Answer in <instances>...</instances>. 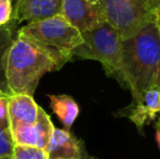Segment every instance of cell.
<instances>
[{
    "instance_id": "obj_3",
    "label": "cell",
    "mask_w": 160,
    "mask_h": 159,
    "mask_svg": "<svg viewBox=\"0 0 160 159\" xmlns=\"http://www.w3.org/2000/svg\"><path fill=\"white\" fill-rule=\"evenodd\" d=\"M81 34L83 42L73 50V57L100 62L106 74L117 79L122 59V38L118 31L102 21Z\"/></svg>"
},
{
    "instance_id": "obj_2",
    "label": "cell",
    "mask_w": 160,
    "mask_h": 159,
    "mask_svg": "<svg viewBox=\"0 0 160 159\" xmlns=\"http://www.w3.org/2000/svg\"><path fill=\"white\" fill-rule=\"evenodd\" d=\"M160 63V36L154 22L135 35L122 39V59L118 82L132 94V104H139L144 93L154 88Z\"/></svg>"
},
{
    "instance_id": "obj_9",
    "label": "cell",
    "mask_w": 160,
    "mask_h": 159,
    "mask_svg": "<svg viewBox=\"0 0 160 159\" xmlns=\"http://www.w3.org/2000/svg\"><path fill=\"white\" fill-rule=\"evenodd\" d=\"M61 13V3L52 0H17L12 19L21 22L42 21Z\"/></svg>"
},
{
    "instance_id": "obj_14",
    "label": "cell",
    "mask_w": 160,
    "mask_h": 159,
    "mask_svg": "<svg viewBox=\"0 0 160 159\" xmlns=\"http://www.w3.org/2000/svg\"><path fill=\"white\" fill-rule=\"evenodd\" d=\"M12 157L13 159H49L46 149L22 145H14Z\"/></svg>"
},
{
    "instance_id": "obj_8",
    "label": "cell",
    "mask_w": 160,
    "mask_h": 159,
    "mask_svg": "<svg viewBox=\"0 0 160 159\" xmlns=\"http://www.w3.org/2000/svg\"><path fill=\"white\" fill-rule=\"evenodd\" d=\"M160 112V89L150 88L144 93L139 104L130 105L118 111V117H127L135 125L139 133L143 134V129L149 124Z\"/></svg>"
},
{
    "instance_id": "obj_17",
    "label": "cell",
    "mask_w": 160,
    "mask_h": 159,
    "mask_svg": "<svg viewBox=\"0 0 160 159\" xmlns=\"http://www.w3.org/2000/svg\"><path fill=\"white\" fill-rule=\"evenodd\" d=\"M8 97L9 96L7 95L0 97V125L10 129L8 116Z\"/></svg>"
},
{
    "instance_id": "obj_21",
    "label": "cell",
    "mask_w": 160,
    "mask_h": 159,
    "mask_svg": "<svg viewBox=\"0 0 160 159\" xmlns=\"http://www.w3.org/2000/svg\"><path fill=\"white\" fill-rule=\"evenodd\" d=\"M89 2H91L93 6H95L97 7V8H99L101 10V8H100V6H101V0H88Z\"/></svg>"
},
{
    "instance_id": "obj_22",
    "label": "cell",
    "mask_w": 160,
    "mask_h": 159,
    "mask_svg": "<svg viewBox=\"0 0 160 159\" xmlns=\"http://www.w3.org/2000/svg\"><path fill=\"white\" fill-rule=\"evenodd\" d=\"M81 159H96L95 157H92V156H89V155H87L86 154V152L84 151V153H83V156H82V158Z\"/></svg>"
},
{
    "instance_id": "obj_18",
    "label": "cell",
    "mask_w": 160,
    "mask_h": 159,
    "mask_svg": "<svg viewBox=\"0 0 160 159\" xmlns=\"http://www.w3.org/2000/svg\"><path fill=\"white\" fill-rule=\"evenodd\" d=\"M154 23L157 27V31H158V34L160 36V4L157 7L156 12H155V17H154Z\"/></svg>"
},
{
    "instance_id": "obj_11",
    "label": "cell",
    "mask_w": 160,
    "mask_h": 159,
    "mask_svg": "<svg viewBox=\"0 0 160 159\" xmlns=\"http://www.w3.org/2000/svg\"><path fill=\"white\" fill-rule=\"evenodd\" d=\"M39 106L33 96L14 94L8 97V116L10 127L19 124H34L37 120Z\"/></svg>"
},
{
    "instance_id": "obj_1",
    "label": "cell",
    "mask_w": 160,
    "mask_h": 159,
    "mask_svg": "<svg viewBox=\"0 0 160 159\" xmlns=\"http://www.w3.org/2000/svg\"><path fill=\"white\" fill-rule=\"evenodd\" d=\"M72 57L18 35L8 53L6 79L9 96H33L42 75L58 71Z\"/></svg>"
},
{
    "instance_id": "obj_23",
    "label": "cell",
    "mask_w": 160,
    "mask_h": 159,
    "mask_svg": "<svg viewBox=\"0 0 160 159\" xmlns=\"http://www.w3.org/2000/svg\"><path fill=\"white\" fill-rule=\"evenodd\" d=\"M0 159H13L12 155H7V156H0Z\"/></svg>"
},
{
    "instance_id": "obj_16",
    "label": "cell",
    "mask_w": 160,
    "mask_h": 159,
    "mask_svg": "<svg viewBox=\"0 0 160 159\" xmlns=\"http://www.w3.org/2000/svg\"><path fill=\"white\" fill-rule=\"evenodd\" d=\"M12 0H0V26L6 25L12 20Z\"/></svg>"
},
{
    "instance_id": "obj_12",
    "label": "cell",
    "mask_w": 160,
    "mask_h": 159,
    "mask_svg": "<svg viewBox=\"0 0 160 159\" xmlns=\"http://www.w3.org/2000/svg\"><path fill=\"white\" fill-rule=\"evenodd\" d=\"M18 25L15 20H11L8 24L0 26V91L9 96L6 79V68L8 53L14 39L18 36Z\"/></svg>"
},
{
    "instance_id": "obj_26",
    "label": "cell",
    "mask_w": 160,
    "mask_h": 159,
    "mask_svg": "<svg viewBox=\"0 0 160 159\" xmlns=\"http://www.w3.org/2000/svg\"><path fill=\"white\" fill-rule=\"evenodd\" d=\"M52 1H56V2H60V3H61V2H62V0H52Z\"/></svg>"
},
{
    "instance_id": "obj_6",
    "label": "cell",
    "mask_w": 160,
    "mask_h": 159,
    "mask_svg": "<svg viewBox=\"0 0 160 159\" xmlns=\"http://www.w3.org/2000/svg\"><path fill=\"white\" fill-rule=\"evenodd\" d=\"M55 129L50 117L39 107L37 120L34 124H19L10 127L14 145L32 146L46 149Z\"/></svg>"
},
{
    "instance_id": "obj_19",
    "label": "cell",
    "mask_w": 160,
    "mask_h": 159,
    "mask_svg": "<svg viewBox=\"0 0 160 159\" xmlns=\"http://www.w3.org/2000/svg\"><path fill=\"white\" fill-rule=\"evenodd\" d=\"M154 87H155V88H158V89H160V63H159V66H158V70H157L156 77H155Z\"/></svg>"
},
{
    "instance_id": "obj_7",
    "label": "cell",
    "mask_w": 160,
    "mask_h": 159,
    "mask_svg": "<svg viewBox=\"0 0 160 159\" xmlns=\"http://www.w3.org/2000/svg\"><path fill=\"white\" fill-rule=\"evenodd\" d=\"M60 14L80 33L86 32L105 21L100 9L88 0H62Z\"/></svg>"
},
{
    "instance_id": "obj_25",
    "label": "cell",
    "mask_w": 160,
    "mask_h": 159,
    "mask_svg": "<svg viewBox=\"0 0 160 159\" xmlns=\"http://www.w3.org/2000/svg\"><path fill=\"white\" fill-rule=\"evenodd\" d=\"M1 96H6V94H4L3 92L0 91V97H1ZM7 96H8V95H7Z\"/></svg>"
},
{
    "instance_id": "obj_10",
    "label": "cell",
    "mask_w": 160,
    "mask_h": 159,
    "mask_svg": "<svg viewBox=\"0 0 160 159\" xmlns=\"http://www.w3.org/2000/svg\"><path fill=\"white\" fill-rule=\"evenodd\" d=\"M83 142L68 130L55 127L46 152L49 159H81L84 153Z\"/></svg>"
},
{
    "instance_id": "obj_4",
    "label": "cell",
    "mask_w": 160,
    "mask_h": 159,
    "mask_svg": "<svg viewBox=\"0 0 160 159\" xmlns=\"http://www.w3.org/2000/svg\"><path fill=\"white\" fill-rule=\"evenodd\" d=\"M159 4L160 0H101L100 8L103 20L125 39L154 22Z\"/></svg>"
},
{
    "instance_id": "obj_20",
    "label": "cell",
    "mask_w": 160,
    "mask_h": 159,
    "mask_svg": "<svg viewBox=\"0 0 160 159\" xmlns=\"http://www.w3.org/2000/svg\"><path fill=\"white\" fill-rule=\"evenodd\" d=\"M155 138H156V143L158 145V148L160 151V131L156 129V134H155Z\"/></svg>"
},
{
    "instance_id": "obj_24",
    "label": "cell",
    "mask_w": 160,
    "mask_h": 159,
    "mask_svg": "<svg viewBox=\"0 0 160 159\" xmlns=\"http://www.w3.org/2000/svg\"><path fill=\"white\" fill-rule=\"evenodd\" d=\"M156 129H157V130H159V131H160V117H159L158 121L156 122Z\"/></svg>"
},
{
    "instance_id": "obj_15",
    "label": "cell",
    "mask_w": 160,
    "mask_h": 159,
    "mask_svg": "<svg viewBox=\"0 0 160 159\" xmlns=\"http://www.w3.org/2000/svg\"><path fill=\"white\" fill-rule=\"evenodd\" d=\"M14 143L11 136L10 129L0 125V156L12 155Z\"/></svg>"
},
{
    "instance_id": "obj_5",
    "label": "cell",
    "mask_w": 160,
    "mask_h": 159,
    "mask_svg": "<svg viewBox=\"0 0 160 159\" xmlns=\"http://www.w3.org/2000/svg\"><path fill=\"white\" fill-rule=\"evenodd\" d=\"M18 35L32 39L72 58L73 50L83 42L82 34L61 14L28 23V25L18 30Z\"/></svg>"
},
{
    "instance_id": "obj_13",
    "label": "cell",
    "mask_w": 160,
    "mask_h": 159,
    "mask_svg": "<svg viewBox=\"0 0 160 159\" xmlns=\"http://www.w3.org/2000/svg\"><path fill=\"white\" fill-rule=\"evenodd\" d=\"M48 97L53 113L69 131L80 115L78 102L69 95H48Z\"/></svg>"
}]
</instances>
